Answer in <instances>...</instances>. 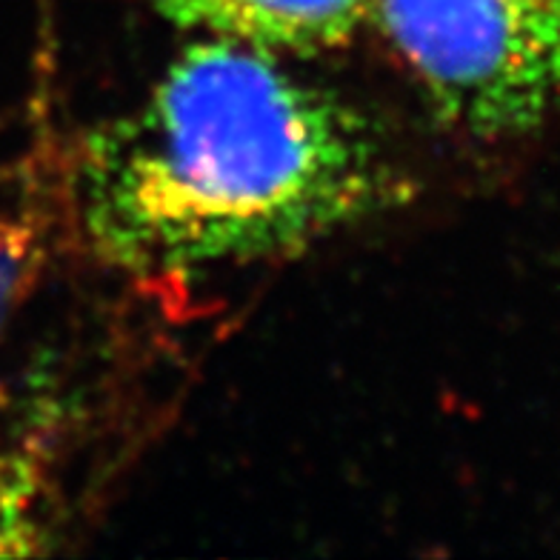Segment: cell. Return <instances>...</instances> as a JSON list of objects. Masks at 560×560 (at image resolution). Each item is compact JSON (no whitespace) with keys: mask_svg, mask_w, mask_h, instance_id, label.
Masks as SVG:
<instances>
[{"mask_svg":"<svg viewBox=\"0 0 560 560\" xmlns=\"http://www.w3.org/2000/svg\"><path fill=\"white\" fill-rule=\"evenodd\" d=\"M163 21L195 37H223L280 58L338 52L372 0H149Z\"/></svg>","mask_w":560,"mask_h":560,"instance_id":"3","label":"cell"},{"mask_svg":"<svg viewBox=\"0 0 560 560\" xmlns=\"http://www.w3.org/2000/svg\"><path fill=\"white\" fill-rule=\"evenodd\" d=\"M44 269V232L32 212L0 207V335Z\"/></svg>","mask_w":560,"mask_h":560,"instance_id":"5","label":"cell"},{"mask_svg":"<svg viewBox=\"0 0 560 560\" xmlns=\"http://www.w3.org/2000/svg\"><path fill=\"white\" fill-rule=\"evenodd\" d=\"M438 120L521 138L560 112V0H372Z\"/></svg>","mask_w":560,"mask_h":560,"instance_id":"2","label":"cell"},{"mask_svg":"<svg viewBox=\"0 0 560 560\" xmlns=\"http://www.w3.org/2000/svg\"><path fill=\"white\" fill-rule=\"evenodd\" d=\"M49 483L40 443L15 420L0 395V558H32L49 549Z\"/></svg>","mask_w":560,"mask_h":560,"instance_id":"4","label":"cell"},{"mask_svg":"<svg viewBox=\"0 0 560 560\" xmlns=\"http://www.w3.org/2000/svg\"><path fill=\"white\" fill-rule=\"evenodd\" d=\"M412 195L377 126L287 58L195 37L129 109L89 129L74 209L132 275H198L310 249Z\"/></svg>","mask_w":560,"mask_h":560,"instance_id":"1","label":"cell"}]
</instances>
